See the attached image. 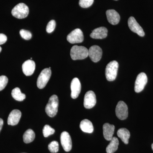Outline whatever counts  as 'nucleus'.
I'll return each mask as SVG.
<instances>
[{
  "label": "nucleus",
  "instance_id": "1",
  "mask_svg": "<svg viewBox=\"0 0 153 153\" xmlns=\"http://www.w3.org/2000/svg\"><path fill=\"white\" fill-rule=\"evenodd\" d=\"M70 55L72 60H82L88 56V50L83 46L75 45L71 48Z\"/></svg>",
  "mask_w": 153,
  "mask_h": 153
},
{
  "label": "nucleus",
  "instance_id": "2",
  "mask_svg": "<svg viewBox=\"0 0 153 153\" xmlns=\"http://www.w3.org/2000/svg\"><path fill=\"white\" fill-rule=\"evenodd\" d=\"M59 100L56 95H52L49 98L48 103L45 108L46 113L50 117H54L58 111Z\"/></svg>",
  "mask_w": 153,
  "mask_h": 153
},
{
  "label": "nucleus",
  "instance_id": "3",
  "mask_svg": "<svg viewBox=\"0 0 153 153\" xmlns=\"http://www.w3.org/2000/svg\"><path fill=\"white\" fill-rule=\"evenodd\" d=\"M119 64L115 60L111 61L108 64L105 68V74L107 79L112 81L115 79L117 75Z\"/></svg>",
  "mask_w": 153,
  "mask_h": 153
},
{
  "label": "nucleus",
  "instance_id": "4",
  "mask_svg": "<svg viewBox=\"0 0 153 153\" xmlns=\"http://www.w3.org/2000/svg\"><path fill=\"white\" fill-rule=\"evenodd\" d=\"M29 13V8L24 3L18 4L12 11V15L18 19H25Z\"/></svg>",
  "mask_w": 153,
  "mask_h": 153
},
{
  "label": "nucleus",
  "instance_id": "5",
  "mask_svg": "<svg viewBox=\"0 0 153 153\" xmlns=\"http://www.w3.org/2000/svg\"><path fill=\"white\" fill-rule=\"evenodd\" d=\"M51 69L46 68L43 69L38 76L37 81V86L40 89H42L47 85L51 76Z\"/></svg>",
  "mask_w": 153,
  "mask_h": 153
},
{
  "label": "nucleus",
  "instance_id": "6",
  "mask_svg": "<svg viewBox=\"0 0 153 153\" xmlns=\"http://www.w3.org/2000/svg\"><path fill=\"white\" fill-rule=\"evenodd\" d=\"M67 40L72 44L82 43L84 40L83 33L79 29H75L68 34Z\"/></svg>",
  "mask_w": 153,
  "mask_h": 153
},
{
  "label": "nucleus",
  "instance_id": "7",
  "mask_svg": "<svg viewBox=\"0 0 153 153\" xmlns=\"http://www.w3.org/2000/svg\"><path fill=\"white\" fill-rule=\"evenodd\" d=\"M117 116L121 120H124L128 116V108L127 105L123 101L118 102L115 109Z\"/></svg>",
  "mask_w": 153,
  "mask_h": 153
},
{
  "label": "nucleus",
  "instance_id": "8",
  "mask_svg": "<svg viewBox=\"0 0 153 153\" xmlns=\"http://www.w3.org/2000/svg\"><path fill=\"white\" fill-rule=\"evenodd\" d=\"M148 78L146 74L142 72L138 75L135 82L134 90L137 93L142 91L147 83Z\"/></svg>",
  "mask_w": 153,
  "mask_h": 153
},
{
  "label": "nucleus",
  "instance_id": "9",
  "mask_svg": "<svg viewBox=\"0 0 153 153\" xmlns=\"http://www.w3.org/2000/svg\"><path fill=\"white\" fill-rule=\"evenodd\" d=\"M102 50L100 47L94 45L89 48L88 50V56L94 62L97 63L101 59L102 56Z\"/></svg>",
  "mask_w": 153,
  "mask_h": 153
},
{
  "label": "nucleus",
  "instance_id": "10",
  "mask_svg": "<svg viewBox=\"0 0 153 153\" xmlns=\"http://www.w3.org/2000/svg\"><path fill=\"white\" fill-rule=\"evenodd\" d=\"M128 25L129 29L134 33H137L141 37H143L145 36V33L143 28L137 22L134 17H131L129 18Z\"/></svg>",
  "mask_w": 153,
  "mask_h": 153
},
{
  "label": "nucleus",
  "instance_id": "11",
  "mask_svg": "<svg viewBox=\"0 0 153 153\" xmlns=\"http://www.w3.org/2000/svg\"><path fill=\"white\" fill-rule=\"evenodd\" d=\"M96 103L95 93L92 91H89L85 94L84 99V106L85 108L90 109L94 106Z\"/></svg>",
  "mask_w": 153,
  "mask_h": 153
},
{
  "label": "nucleus",
  "instance_id": "12",
  "mask_svg": "<svg viewBox=\"0 0 153 153\" xmlns=\"http://www.w3.org/2000/svg\"><path fill=\"white\" fill-rule=\"evenodd\" d=\"M60 142L64 150L66 152L71 151L72 148V141L71 137L67 132L63 131L61 134Z\"/></svg>",
  "mask_w": 153,
  "mask_h": 153
},
{
  "label": "nucleus",
  "instance_id": "13",
  "mask_svg": "<svg viewBox=\"0 0 153 153\" xmlns=\"http://www.w3.org/2000/svg\"><path fill=\"white\" fill-rule=\"evenodd\" d=\"M71 97L76 99L79 96L81 91V85L79 79L75 77L72 79L71 83Z\"/></svg>",
  "mask_w": 153,
  "mask_h": 153
},
{
  "label": "nucleus",
  "instance_id": "14",
  "mask_svg": "<svg viewBox=\"0 0 153 153\" xmlns=\"http://www.w3.org/2000/svg\"><path fill=\"white\" fill-rule=\"evenodd\" d=\"M36 68V63L32 60H28L22 65L23 73L27 76H31L34 73Z\"/></svg>",
  "mask_w": 153,
  "mask_h": 153
},
{
  "label": "nucleus",
  "instance_id": "15",
  "mask_svg": "<svg viewBox=\"0 0 153 153\" xmlns=\"http://www.w3.org/2000/svg\"><path fill=\"white\" fill-rule=\"evenodd\" d=\"M21 116L22 112L19 110L15 109L12 111L8 118V124L11 126L16 125L19 123Z\"/></svg>",
  "mask_w": 153,
  "mask_h": 153
},
{
  "label": "nucleus",
  "instance_id": "16",
  "mask_svg": "<svg viewBox=\"0 0 153 153\" xmlns=\"http://www.w3.org/2000/svg\"><path fill=\"white\" fill-rule=\"evenodd\" d=\"M106 14L108 21L110 24L117 25L120 21V16L117 11L114 10H108Z\"/></svg>",
  "mask_w": 153,
  "mask_h": 153
},
{
  "label": "nucleus",
  "instance_id": "17",
  "mask_svg": "<svg viewBox=\"0 0 153 153\" xmlns=\"http://www.w3.org/2000/svg\"><path fill=\"white\" fill-rule=\"evenodd\" d=\"M108 30L105 27H100L94 29L90 36L94 39H103L107 36Z\"/></svg>",
  "mask_w": 153,
  "mask_h": 153
},
{
  "label": "nucleus",
  "instance_id": "18",
  "mask_svg": "<svg viewBox=\"0 0 153 153\" xmlns=\"http://www.w3.org/2000/svg\"><path fill=\"white\" fill-rule=\"evenodd\" d=\"M115 126L113 125L108 123H105L103 126V133L105 139L108 141L112 139L114 133Z\"/></svg>",
  "mask_w": 153,
  "mask_h": 153
},
{
  "label": "nucleus",
  "instance_id": "19",
  "mask_svg": "<svg viewBox=\"0 0 153 153\" xmlns=\"http://www.w3.org/2000/svg\"><path fill=\"white\" fill-rule=\"evenodd\" d=\"M79 127L81 130L84 132L91 133L94 131V127L92 123L87 119H84L80 122Z\"/></svg>",
  "mask_w": 153,
  "mask_h": 153
},
{
  "label": "nucleus",
  "instance_id": "20",
  "mask_svg": "<svg viewBox=\"0 0 153 153\" xmlns=\"http://www.w3.org/2000/svg\"><path fill=\"white\" fill-rule=\"evenodd\" d=\"M118 136L119 137L123 142L126 144L128 143L129 139L130 137V133L127 129L121 128L119 129L117 132Z\"/></svg>",
  "mask_w": 153,
  "mask_h": 153
},
{
  "label": "nucleus",
  "instance_id": "21",
  "mask_svg": "<svg viewBox=\"0 0 153 153\" xmlns=\"http://www.w3.org/2000/svg\"><path fill=\"white\" fill-rule=\"evenodd\" d=\"M110 141V143L106 148L107 153H114L117 150L119 144L118 140L116 137H113L112 139Z\"/></svg>",
  "mask_w": 153,
  "mask_h": 153
},
{
  "label": "nucleus",
  "instance_id": "22",
  "mask_svg": "<svg viewBox=\"0 0 153 153\" xmlns=\"http://www.w3.org/2000/svg\"><path fill=\"white\" fill-rule=\"evenodd\" d=\"M36 135L33 130L28 129L25 132L23 135V140L25 143L32 142L35 138Z\"/></svg>",
  "mask_w": 153,
  "mask_h": 153
},
{
  "label": "nucleus",
  "instance_id": "23",
  "mask_svg": "<svg viewBox=\"0 0 153 153\" xmlns=\"http://www.w3.org/2000/svg\"><path fill=\"white\" fill-rule=\"evenodd\" d=\"M12 96L13 98L16 100L22 101L26 98L25 94L22 93L19 88L16 87L14 88L12 91Z\"/></svg>",
  "mask_w": 153,
  "mask_h": 153
},
{
  "label": "nucleus",
  "instance_id": "24",
  "mask_svg": "<svg viewBox=\"0 0 153 153\" xmlns=\"http://www.w3.org/2000/svg\"><path fill=\"white\" fill-rule=\"evenodd\" d=\"M55 130L54 128H52L50 126L48 125H46L44 126L43 130V133L44 137H49L51 135L55 133Z\"/></svg>",
  "mask_w": 153,
  "mask_h": 153
},
{
  "label": "nucleus",
  "instance_id": "25",
  "mask_svg": "<svg viewBox=\"0 0 153 153\" xmlns=\"http://www.w3.org/2000/svg\"><path fill=\"white\" fill-rule=\"evenodd\" d=\"M48 149L52 153H56L59 150V144L56 141H53L48 145Z\"/></svg>",
  "mask_w": 153,
  "mask_h": 153
},
{
  "label": "nucleus",
  "instance_id": "26",
  "mask_svg": "<svg viewBox=\"0 0 153 153\" xmlns=\"http://www.w3.org/2000/svg\"><path fill=\"white\" fill-rule=\"evenodd\" d=\"M94 0H79V5L81 7L86 8L92 5Z\"/></svg>",
  "mask_w": 153,
  "mask_h": 153
},
{
  "label": "nucleus",
  "instance_id": "27",
  "mask_svg": "<svg viewBox=\"0 0 153 153\" xmlns=\"http://www.w3.org/2000/svg\"><path fill=\"white\" fill-rule=\"evenodd\" d=\"M8 79L7 76L2 75L0 76V91L3 90L7 84Z\"/></svg>",
  "mask_w": 153,
  "mask_h": 153
},
{
  "label": "nucleus",
  "instance_id": "28",
  "mask_svg": "<svg viewBox=\"0 0 153 153\" xmlns=\"http://www.w3.org/2000/svg\"><path fill=\"white\" fill-rule=\"evenodd\" d=\"M20 34L22 38L25 40H29L32 38V34L27 30H21L20 31Z\"/></svg>",
  "mask_w": 153,
  "mask_h": 153
},
{
  "label": "nucleus",
  "instance_id": "29",
  "mask_svg": "<svg viewBox=\"0 0 153 153\" xmlns=\"http://www.w3.org/2000/svg\"><path fill=\"white\" fill-rule=\"evenodd\" d=\"M55 27H56V22L55 20H51L48 23L47 25V32L49 33H52L55 30Z\"/></svg>",
  "mask_w": 153,
  "mask_h": 153
},
{
  "label": "nucleus",
  "instance_id": "30",
  "mask_svg": "<svg viewBox=\"0 0 153 153\" xmlns=\"http://www.w3.org/2000/svg\"><path fill=\"white\" fill-rule=\"evenodd\" d=\"M7 36L4 34H0V45L4 44L7 41Z\"/></svg>",
  "mask_w": 153,
  "mask_h": 153
},
{
  "label": "nucleus",
  "instance_id": "31",
  "mask_svg": "<svg viewBox=\"0 0 153 153\" xmlns=\"http://www.w3.org/2000/svg\"><path fill=\"white\" fill-rule=\"evenodd\" d=\"M3 124H4L3 120L1 118H0V132L2 128Z\"/></svg>",
  "mask_w": 153,
  "mask_h": 153
},
{
  "label": "nucleus",
  "instance_id": "32",
  "mask_svg": "<svg viewBox=\"0 0 153 153\" xmlns=\"http://www.w3.org/2000/svg\"><path fill=\"white\" fill-rule=\"evenodd\" d=\"M2 49L1 47H0V53H1V52Z\"/></svg>",
  "mask_w": 153,
  "mask_h": 153
},
{
  "label": "nucleus",
  "instance_id": "33",
  "mask_svg": "<svg viewBox=\"0 0 153 153\" xmlns=\"http://www.w3.org/2000/svg\"><path fill=\"white\" fill-rule=\"evenodd\" d=\"M152 150L153 151V143L152 144Z\"/></svg>",
  "mask_w": 153,
  "mask_h": 153
},
{
  "label": "nucleus",
  "instance_id": "34",
  "mask_svg": "<svg viewBox=\"0 0 153 153\" xmlns=\"http://www.w3.org/2000/svg\"><path fill=\"white\" fill-rule=\"evenodd\" d=\"M114 1H118V0H114Z\"/></svg>",
  "mask_w": 153,
  "mask_h": 153
}]
</instances>
